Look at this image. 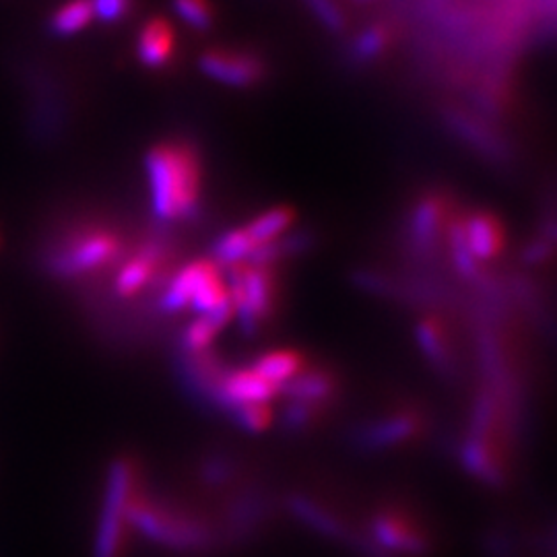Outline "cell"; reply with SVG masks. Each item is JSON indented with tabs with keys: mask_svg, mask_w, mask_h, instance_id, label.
<instances>
[{
	"mask_svg": "<svg viewBox=\"0 0 557 557\" xmlns=\"http://www.w3.org/2000/svg\"><path fill=\"white\" fill-rule=\"evenodd\" d=\"M145 168L156 215L161 221L190 218L199 200V161L195 151L184 143H163L147 153Z\"/></svg>",
	"mask_w": 557,
	"mask_h": 557,
	"instance_id": "1",
	"label": "cell"
},
{
	"mask_svg": "<svg viewBox=\"0 0 557 557\" xmlns=\"http://www.w3.org/2000/svg\"><path fill=\"white\" fill-rule=\"evenodd\" d=\"M128 524L137 529L140 535L172 552H205L211 547L213 541V535L205 522L180 508L140 496H133L131 499Z\"/></svg>",
	"mask_w": 557,
	"mask_h": 557,
	"instance_id": "2",
	"label": "cell"
},
{
	"mask_svg": "<svg viewBox=\"0 0 557 557\" xmlns=\"http://www.w3.org/2000/svg\"><path fill=\"white\" fill-rule=\"evenodd\" d=\"M135 496V471L126 458L112 462L106 481L94 557H120L128 527V506Z\"/></svg>",
	"mask_w": 557,
	"mask_h": 557,
	"instance_id": "3",
	"label": "cell"
},
{
	"mask_svg": "<svg viewBox=\"0 0 557 557\" xmlns=\"http://www.w3.org/2000/svg\"><path fill=\"white\" fill-rule=\"evenodd\" d=\"M119 252L120 242L112 232L81 230L50 252L48 269L59 277H77L110 264Z\"/></svg>",
	"mask_w": 557,
	"mask_h": 557,
	"instance_id": "4",
	"label": "cell"
},
{
	"mask_svg": "<svg viewBox=\"0 0 557 557\" xmlns=\"http://www.w3.org/2000/svg\"><path fill=\"white\" fill-rule=\"evenodd\" d=\"M380 557H421L430 554V537L421 524L397 508L376 512L366 535Z\"/></svg>",
	"mask_w": 557,
	"mask_h": 557,
	"instance_id": "5",
	"label": "cell"
},
{
	"mask_svg": "<svg viewBox=\"0 0 557 557\" xmlns=\"http://www.w3.org/2000/svg\"><path fill=\"white\" fill-rule=\"evenodd\" d=\"M200 69L207 77L232 87H250L260 81L264 66L255 54L239 50H209L200 59Z\"/></svg>",
	"mask_w": 557,
	"mask_h": 557,
	"instance_id": "6",
	"label": "cell"
},
{
	"mask_svg": "<svg viewBox=\"0 0 557 557\" xmlns=\"http://www.w3.org/2000/svg\"><path fill=\"white\" fill-rule=\"evenodd\" d=\"M278 386L262 379L252 368L234 370L221 376L218 403L232 409L242 405H267L277 395Z\"/></svg>",
	"mask_w": 557,
	"mask_h": 557,
	"instance_id": "7",
	"label": "cell"
},
{
	"mask_svg": "<svg viewBox=\"0 0 557 557\" xmlns=\"http://www.w3.org/2000/svg\"><path fill=\"white\" fill-rule=\"evenodd\" d=\"M289 508H292V512H294L301 522H306L314 533L324 535V537L345 541V543H349L351 547L359 549L361 554H366V556L370 554L368 537L354 535L331 510H326L324 506H320L319 502L306 498V496H292V498H289Z\"/></svg>",
	"mask_w": 557,
	"mask_h": 557,
	"instance_id": "8",
	"label": "cell"
},
{
	"mask_svg": "<svg viewBox=\"0 0 557 557\" xmlns=\"http://www.w3.org/2000/svg\"><path fill=\"white\" fill-rule=\"evenodd\" d=\"M446 205L438 195H425L411 213V242L419 255H432L438 248Z\"/></svg>",
	"mask_w": 557,
	"mask_h": 557,
	"instance_id": "9",
	"label": "cell"
},
{
	"mask_svg": "<svg viewBox=\"0 0 557 557\" xmlns=\"http://www.w3.org/2000/svg\"><path fill=\"white\" fill-rule=\"evenodd\" d=\"M423 421L413 411H400L391 418L380 419L379 423H372L358 432V442L363 448H388L397 446L400 442L416 438L421 432Z\"/></svg>",
	"mask_w": 557,
	"mask_h": 557,
	"instance_id": "10",
	"label": "cell"
},
{
	"mask_svg": "<svg viewBox=\"0 0 557 557\" xmlns=\"http://www.w3.org/2000/svg\"><path fill=\"white\" fill-rule=\"evenodd\" d=\"M462 232H465L469 252L478 262L498 257L504 246V230L492 213L479 211L469 215L467 221H462Z\"/></svg>",
	"mask_w": 557,
	"mask_h": 557,
	"instance_id": "11",
	"label": "cell"
},
{
	"mask_svg": "<svg viewBox=\"0 0 557 557\" xmlns=\"http://www.w3.org/2000/svg\"><path fill=\"white\" fill-rule=\"evenodd\" d=\"M161 257H163V248L160 242H149L147 246H143L139 252L120 269L116 277V294L122 298H131L139 294L140 289L156 275Z\"/></svg>",
	"mask_w": 557,
	"mask_h": 557,
	"instance_id": "12",
	"label": "cell"
},
{
	"mask_svg": "<svg viewBox=\"0 0 557 557\" xmlns=\"http://www.w3.org/2000/svg\"><path fill=\"white\" fill-rule=\"evenodd\" d=\"M174 29L165 20H151L143 25L139 34V59L151 69H160L174 52Z\"/></svg>",
	"mask_w": 557,
	"mask_h": 557,
	"instance_id": "13",
	"label": "cell"
},
{
	"mask_svg": "<svg viewBox=\"0 0 557 557\" xmlns=\"http://www.w3.org/2000/svg\"><path fill=\"white\" fill-rule=\"evenodd\" d=\"M462 465L487 485H502L506 481L498 458L490 448V440L469 436L462 446Z\"/></svg>",
	"mask_w": 557,
	"mask_h": 557,
	"instance_id": "14",
	"label": "cell"
},
{
	"mask_svg": "<svg viewBox=\"0 0 557 557\" xmlns=\"http://www.w3.org/2000/svg\"><path fill=\"white\" fill-rule=\"evenodd\" d=\"M335 388H337V382L324 370L299 372L296 379L283 384V391L294 400L314 403V405H322L326 398H331Z\"/></svg>",
	"mask_w": 557,
	"mask_h": 557,
	"instance_id": "15",
	"label": "cell"
},
{
	"mask_svg": "<svg viewBox=\"0 0 557 557\" xmlns=\"http://www.w3.org/2000/svg\"><path fill=\"white\" fill-rule=\"evenodd\" d=\"M446 120H448V126L457 133L458 137L469 140L479 153L492 156V158H504L506 156L504 145L494 137V133L490 128L481 126L471 116H467L462 112H448Z\"/></svg>",
	"mask_w": 557,
	"mask_h": 557,
	"instance_id": "16",
	"label": "cell"
},
{
	"mask_svg": "<svg viewBox=\"0 0 557 557\" xmlns=\"http://www.w3.org/2000/svg\"><path fill=\"white\" fill-rule=\"evenodd\" d=\"M252 370L262 379L269 380L271 384L281 386V384H287L289 380L296 379L299 372H304V358L289 349L269 351L255 361Z\"/></svg>",
	"mask_w": 557,
	"mask_h": 557,
	"instance_id": "17",
	"label": "cell"
},
{
	"mask_svg": "<svg viewBox=\"0 0 557 557\" xmlns=\"http://www.w3.org/2000/svg\"><path fill=\"white\" fill-rule=\"evenodd\" d=\"M416 335H418L419 345H421V349H423L428 359L442 372H448L453 368V354H450L446 331H444V326L440 324L438 320H421Z\"/></svg>",
	"mask_w": 557,
	"mask_h": 557,
	"instance_id": "18",
	"label": "cell"
},
{
	"mask_svg": "<svg viewBox=\"0 0 557 557\" xmlns=\"http://www.w3.org/2000/svg\"><path fill=\"white\" fill-rule=\"evenodd\" d=\"M294 218H296L294 209H289V207H275V209L264 211L262 215L252 221L246 227V232H248V236L252 238L257 246L269 244V242H275V239L281 238L289 230Z\"/></svg>",
	"mask_w": 557,
	"mask_h": 557,
	"instance_id": "19",
	"label": "cell"
},
{
	"mask_svg": "<svg viewBox=\"0 0 557 557\" xmlns=\"http://www.w3.org/2000/svg\"><path fill=\"white\" fill-rule=\"evenodd\" d=\"M257 244L246 230H234L223 234L213 246V260L225 267H238L239 262L252 257Z\"/></svg>",
	"mask_w": 557,
	"mask_h": 557,
	"instance_id": "20",
	"label": "cell"
},
{
	"mask_svg": "<svg viewBox=\"0 0 557 557\" xmlns=\"http://www.w3.org/2000/svg\"><path fill=\"white\" fill-rule=\"evenodd\" d=\"M234 312H221V314H205L199 320H195L186 331H184V345L190 354L205 351L213 338L218 337L221 329L230 322Z\"/></svg>",
	"mask_w": 557,
	"mask_h": 557,
	"instance_id": "21",
	"label": "cell"
},
{
	"mask_svg": "<svg viewBox=\"0 0 557 557\" xmlns=\"http://www.w3.org/2000/svg\"><path fill=\"white\" fill-rule=\"evenodd\" d=\"M91 20H94L91 0H71L54 13L52 29L59 36H71L81 32L83 27H87Z\"/></svg>",
	"mask_w": 557,
	"mask_h": 557,
	"instance_id": "22",
	"label": "cell"
},
{
	"mask_svg": "<svg viewBox=\"0 0 557 557\" xmlns=\"http://www.w3.org/2000/svg\"><path fill=\"white\" fill-rule=\"evenodd\" d=\"M448 239H450V250H453V257H455V262H457L458 273H460L462 277H478V260L473 259L471 252H469V246H467V239H465V232H462V221L450 223Z\"/></svg>",
	"mask_w": 557,
	"mask_h": 557,
	"instance_id": "23",
	"label": "cell"
},
{
	"mask_svg": "<svg viewBox=\"0 0 557 557\" xmlns=\"http://www.w3.org/2000/svg\"><path fill=\"white\" fill-rule=\"evenodd\" d=\"M180 20L195 29H207L213 23V9L209 0H174Z\"/></svg>",
	"mask_w": 557,
	"mask_h": 557,
	"instance_id": "24",
	"label": "cell"
},
{
	"mask_svg": "<svg viewBox=\"0 0 557 557\" xmlns=\"http://www.w3.org/2000/svg\"><path fill=\"white\" fill-rule=\"evenodd\" d=\"M234 419L246 432H262L271 425V409L267 405H242L232 409Z\"/></svg>",
	"mask_w": 557,
	"mask_h": 557,
	"instance_id": "25",
	"label": "cell"
},
{
	"mask_svg": "<svg viewBox=\"0 0 557 557\" xmlns=\"http://www.w3.org/2000/svg\"><path fill=\"white\" fill-rule=\"evenodd\" d=\"M319 407L320 405H314V403H301V400L289 403L285 413H283L285 428L292 430V432L310 428V423L319 416Z\"/></svg>",
	"mask_w": 557,
	"mask_h": 557,
	"instance_id": "26",
	"label": "cell"
},
{
	"mask_svg": "<svg viewBox=\"0 0 557 557\" xmlns=\"http://www.w3.org/2000/svg\"><path fill=\"white\" fill-rule=\"evenodd\" d=\"M386 40H388L386 32L382 27H370L359 36L358 44H356V54L359 59H374L384 50Z\"/></svg>",
	"mask_w": 557,
	"mask_h": 557,
	"instance_id": "27",
	"label": "cell"
},
{
	"mask_svg": "<svg viewBox=\"0 0 557 557\" xmlns=\"http://www.w3.org/2000/svg\"><path fill=\"white\" fill-rule=\"evenodd\" d=\"M304 2L314 11V15L322 21V25H326L333 32L341 29L343 17L335 0H304Z\"/></svg>",
	"mask_w": 557,
	"mask_h": 557,
	"instance_id": "28",
	"label": "cell"
},
{
	"mask_svg": "<svg viewBox=\"0 0 557 557\" xmlns=\"http://www.w3.org/2000/svg\"><path fill=\"white\" fill-rule=\"evenodd\" d=\"M94 15L106 23L122 20L131 7V0H91Z\"/></svg>",
	"mask_w": 557,
	"mask_h": 557,
	"instance_id": "29",
	"label": "cell"
},
{
	"mask_svg": "<svg viewBox=\"0 0 557 557\" xmlns=\"http://www.w3.org/2000/svg\"><path fill=\"white\" fill-rule=\"evenodd\" d=\"M202 475L205 479L209 481V483H213V485H221V483H225L230 475H232V465L227 462V460H223V458H211L205 467H202Z\"/></svg>",
	"mask_w": 557,
	"mask_h": 557,
	"instance_id": "30",
	"label": "cell"
}]
</instances>
